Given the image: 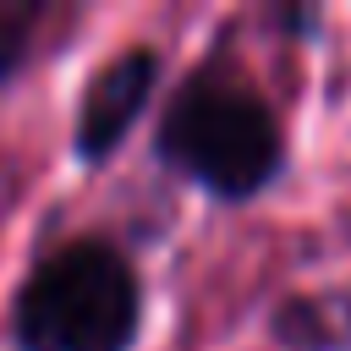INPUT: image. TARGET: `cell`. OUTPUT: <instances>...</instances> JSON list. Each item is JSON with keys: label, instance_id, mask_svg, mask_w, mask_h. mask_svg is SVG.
Segmentation results:
<instances>
[{"label": "cell", "instance_id": "obj_4", "mask_svg": "<svg viewBox=\"0 0 351 351\" xmlns=\"http://www.w3.org/2000/svg\"><path fill=\"white\" fill-rule=\"evenodd\" d=\"M22 44H27V5L0 0V77L22 60Z\"/></svg>", "mask_w": 351, "mask_h": 351}, {"label": "cell", "instance_id": "obj_3", "mask_svg": "<svg viewBox=\"0 0 351 351\" xmlns=\"http://www.w3.org/2000/svg\"><path fill=\"white\" fill-rule=\"evenodd\" d=\"M154 77H159V60H154L148 49H126L121 60H110V66L93 77V88H88V99H82V121H77L82 154H110V148L126 137V126H132L137 110L148 104Z\"/></svg>", "mask_w": 351, "mask_h": 351}, {"label": "cell", "instance_id": "obj_1", "mask_svg": "<svg viewBox=\"0 0 351 351\" xmlns=\"http://www.w3.org/2000/svg\"><path fill=\"white\" fill-rule=\"evenodd\" d=\"M27 351H126L137 335V280L104 241L49 252L16 296Z\"/></svg>", "mask_w": 351, "mask_h": 351}, {"label": "cell", "instance_id": "obj_2", "mask_svg": "<svg viewBox=\"0 0 351 351\" xmlns=\"http://www.w3.org/2000/svg\"><path fill=\"white\" fill-rule=\"evenodd\" d=\"M165 154L219 197L258 192L280 165V132L258 93L241 82L197 77L165 115Z\"/></svg>", "mask_w": 351, "mask_h": 351}]
</instances>
